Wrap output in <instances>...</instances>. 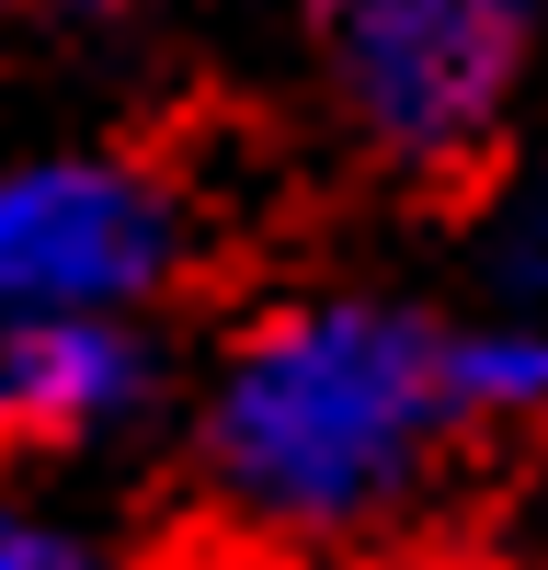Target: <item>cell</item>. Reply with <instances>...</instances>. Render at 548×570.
I'll return each mask as SVG.
<instances>
[{"mask_svg": "<svg viewBox=\"0 0 548 570\" xmlns=\"http://www.w3.org/2000/svg\"><path fill=\"white\" fill-rule=\"evenodd\" d=\"M0 12H137V0H0Z\"/></svg>", "mask_w": 548, "mask_h": 570, "instance_id": "cell-7", "label": "cell"}, {"mask_svg": "<svg viewBox=\"0 0 548 570\" xmlns=\"http://www.w3.org/2000/svg\"><path fill=\"white\" fill-rule=\"evenodd\" d=\"M0 570H115V559H104V537H91L80 513L0 491Z\"/></svg>", "mask_w": 548, "mask_h": 570, "instance_id": "cell-6", "label": "cell"}, {"mask_svg": "<svg viewBox=\"0 0 548 570\" xmlns=\"http://www.w3.org/2000/svg\"><path fill=\"white\" fill-rule=\"evenodd\" d=\"M446 389H457V422H548V308L446 331Z\"/></svg>", "mask_w": 548, "mask_h": 570, "instance_id": "cell-5", "label": "cell"}, {"mask_svg": "<svg viewBox=\"0 0 548 570\" xmlns=\"http://www.w3.org/2000/svg\"><path fill=\"white\" fill-rule=\"evenodd\" d=\"M160 389V354L126 308L0 320V434L12 445H104Z\"/></svg>", "mask_w": 548, "mask_h": 570, "instance_id": "cell-4", "label": "cell"}, {"mask_svg": "<svg viewBox=\"0 0 548 570\" xmlns=\"http://www.w3.org/2000/svg\"><path fill=\"white\" fill-rule=\"evenodd\" d=\"M183 195L126 149H35L0 160V320L58 308H149L183 274Z\"/></svg>", "mask_w": 548, "mask_h": 570, "instance_id": "cell-3", "label": "cell"}, {"mask_svg": "<svg viewBox=\"0 0 548 570\" xmlns=\"http://www.w3.org/2000/svg\"><path fill=\"white\" fill-rule=\"evenodd\" d=\"M332 115L389 171H469L526 104L548 0H297Z\"/></svg>", "mask_w": 548, "mask_h": 570, "instance_id": "cell-2", "label": "cell"}, {"mask_svg": "<svg viewBox=\"0 0 548 570\" xmlns=\"http://www.w3.org/2000/svg\"><path fill=\"white\" fill-rule=\"evenodd\" d=\"M457 434L446 331L411 297H286L206 376V480L263 537H365Z\"/></svg>", "mask_w": 548, "mask_h": 570, "instance_id": "cell-1", "label": "cell"}]
</instances>
